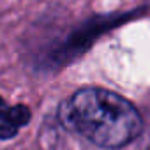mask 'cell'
<instances>
[{"instance_id":"obj_1","label":"cell","mask_w":150,"mask_h":150,"mask_svg":"<svg viewBox=\"0 0 150 150\" xmlns=\"http://www.w3.org/2000/svg\"><path fill=\"white\" fill-rule=\"evenodd\" d=\"M64 122L99 146L131 143L143 127L138 110L122 96L104 88H81L62 110Z\"/></svg>"},{"instance_id":"obj_2","label":"cell","mask_w":150,"mask_h":150,"mask_svg":"<svg viewBox=\"0 0 150 150\" xmlns=\"http://www.w3.org/2000/svg\"><path fill=\"white\" fill-rule=\"evenodd\" d=\"M30 120V110L23 104L11 106L0 97V138L9 139L18 134L20 127H23Z\"/></svg>"}]
</instances>
